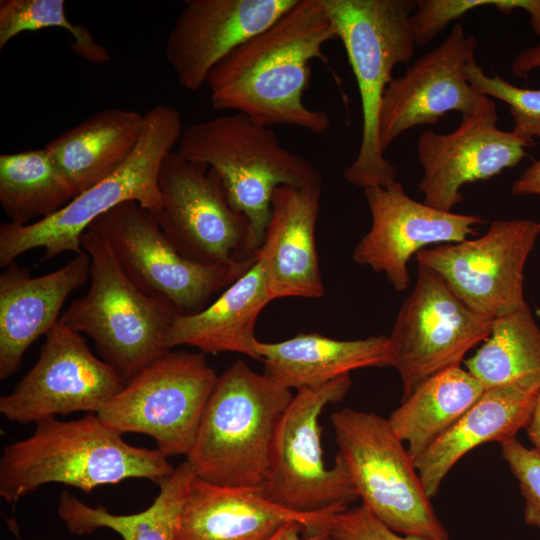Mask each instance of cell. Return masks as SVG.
<instances>
[{
    "instance_id": "6da1fadb",
    "label": "cell",
    "mask_w": 540,
    "mask_h": 540,
    "mask_svg": "<svg viewBox=\"0 0 540 540\" xmlns=\"http://www.w3.org/2000/svg\"><path fill=\"white\" fill-rule=\"evenodd\" d=\"M338 39L322 0H298L281 18L223 58L206 84L215 110H233L266 126H293L324 134L329 115L308 108L303 95L310 62L325 43Z\"/></svg>"
},
{
    "instance_id": "7a4b0ae2",
    "label": "cell",
    "mask_w": 540,
    "mask_h": 540,
    "mask_svg": "<svg viewBox=\"0 0 540 540\" xmlns=\"http://www.w3.org/2000/svg\"><path fill=\"white\" fill-rule=\"evenodd\" d=\"M96 413L75 420L35 423L27 438L7 444L0 458V497L9 504L48 483L90 493L132 478L160 485L174 471L157 449L128 444Z\"/></svg>"
},
{
    "instance_id": "3957f363",
    "label": "cell",
    "mask_w": 540,
    "mask_h": 540,
    "mask_svg": "<svg viewBox=\"0 0 540 540\" xmlns=\"http://www.w3.org/2000/svg\"><path fill=\"white\" fill-rule=\"evenodd\" d=\"M291 390L235 361L218 376L186 461L195 475L224 487L261 489Z\"/></svg>"
},
{
    "instance_id": "277c9868",
    "label": "cell",
    "mask_w": 540,
    "mask_h": 540,
    "mask_svg": "<svg viewBox=\"0 0 540 540\" xmlns=\"http://www.w3.org/2000/svg\"><path fill=\"white\" fill-rule=\"evenodd\" d=\"M345 48L362 110V135L345 179L363 189L386 185L397 177L379 142V114L384 93L398 64L410 62L416 44L411 16L416 0H322Z\"/></svg>"
},
{
    "instance_id": "5b68a950",
    "label": "cell",
    "mask_w": 540,
    "mask_h": 540,
    "mask_svg": "<svg viewBox=\"0 0 540 540\" xmlns=\"http://www.w3.org/2000/svg\"><path fill=\"white\" fill-rule=\"evenodd\" d=\"M182 116L172 105L158 104L145 113L144 130L131 157L116 172L78 194L55 214L28 225L10 222L0 226V266L43 248L42 262L66 251L79 254L82 234L101 215L121 203L132 201L152 214L162 206L158 184L162 161L178 144Z\"/></svg>"
},
{
    "instance_id": "8992f818",
    "label": "cell",
    "mask_w": 540,
    "mask_h": 540,
    "mask_svg": "<svg viewBox=\"0 0 540 540\" xmlns=\"http://www.w3.org/2000/svg\"><path fill=\"white\" fill-rule=\"evenodd\" d=\"M80 243L90 257V286L62 312L59 322L90 337L100 358L126 383L171 351L166 335L179 314L133 284L101 235L88 229Z\"/></svg>"
},
{
    "instance_id": "52a82bcc",
    "label": "cell",
    "mask_w": 540,
    "mask_h": 540,
    "mask_svg": "<svg viewBox=\"0 0 540 540\" xmlns=\"http://www.w3.org/2000/svg\"><path fill=\"white\" fill-rule=\"evenodd\" d=\"M177 152L203 163L220 177L230 206L248 217L260 248L279 186H321V174L307 159L279 142L275 131L243 113L188 125Z\"/></svg>"
},
{
    "instance_id": "ba28073f",
    "label": "cell",
    "mask_w": 540,
    "mask_h": 540,
    "mask_svg": "<svg viewBox=\"0 0 540 540\" xmlns=\"http://www.w3.org/2000/svg\"><path fill=\"white\" fill-rule=\"evenodd\" d=\"M330 420L362 505L399 534L449 540L413 458L388 420L351 408L334 412Z\"/></svg>"
},
{
    "instance_id": "9c48e42d",
    "label": "cell",
    "mask_w": 540,
    "mask_h": 540,
    "mask_svg": "<svg viewBox=\"0 0 540 540\" xmlns=\"http://www.w3.org/2000/svg\"><path fill=\"white\" fill-rule=\"evenodd\" d=\"M350 387L346 374L293 396L276 430L261 488L270 501L295 513L314 515L344 511L359 498L339 454L334 466L326 467L319 424L326 406L342 400Z\"/></svg>"
},
{
    "instance_id": "30bf717a",
    "label": "cell",
    "mask_w": 540,
    "mask_h": 540,
    "mask_svg": "<svg viewBox=\"0 0 540 540\" xmlns=\"http://www.w3.org/2000/svg\"><path fill=\"white\" fill-rule=\"evenodd\" d=\"M218 376L202 352L169 351L97 413L117 432L152 437L164 456L190 452Z\"/></svg>"
},
{
    "instance_id": "8fae6325",
    "label": "cell",
    "mask_w": 540,
    "mask_h": 540,
    "mask_svg": "<svg viewBox=\"0 0 540 540\" xmlns=\"http://www.w3.org/2000/svg\"><path fill=\"white\" fill-rule=\"evenodd\" d=\"M88 229L106 240L140 291L170 304L179 315L204 310L257 261L234 266L194 263L175 249L154 215L132 201L104 213Z\"/></svg>"
},
{
    "instance_id": "7c38bea8",
    "label": "cell",
    "mask_w": 540,
    "mask_h": 540,
    "mask_svg": "<svg viewBox=\"0 0 540 540\" xmlns=\"http://www.w3.org/2000/svg\"><path fill=\"white\" fill-rule=\"evenodd\" d=\"M160 228L186 259L205 266H234L258 258L250 220L229 204L219 175L171 151L159 176Z\"/></svg>"
},
{
    "instance_id": "4fadbf2b",
    "label": "cell",
    "mask_w": 540,
    "mask_h": 540,
    "mask_svg": "<svg viewBox=\"0 0 540 540\" xmlns=\"http://www.w3.org/2000/svg\"><path fill=\"white\" fill-rule=\"evenodd\" d=\"M492 319L466 306L430 268L420 265L415 287L388 336L389 366L402 381V399L437 374L461 366L490 335Z\"/></svg>"
},
{
    "instance_id": "5bb4252c",
    "label": "cell",
    "mask_w": 540,
    "mask_h": 540,
    "mask_svg": "<svg viewBox=\"0 0 540 540\" xmlns=\"http://www.w3.org/2000/svg\"><path fill=\"white\" fill-rule=\"evenodd\" d=\"M540 236L533 219L495 220L482 236L416 254L474 312L495 320L527 306L524 268Z\"/></svg>"
},
{
    "instance_id": "9a60e30c",
    "label": "cell",
    "mask_w": 540,
    "mask_h": 540,
    "mask_svg": "<svg viewBox=\"0 0 540 540\" xmlns=\"http://www.w3.org/2000/svg\"><path fill=\"white\" fill-rule=\"evenodd\" d=\"M124 385L116 370L91 352L82 334L58 322L34 366L0 397V413L20 424L80 411L97 414Z\"/></svg>"
},
{
    "instance_id": "2e32d148",
    "label": "cell",
    "mask_w": 540,
    "mask_h": 540,
    "mask_svg": "<svg viewBox=\"0 0 540 540\" xmlns=\"http://www.w3.org/2000/svg\"><path fill=\"white\" fill-rule=\"evenodd\" d=\"M477 40L455 24L445 39L420 56L387 87L379 114L382 152L411 128L437 123L446 113L473 115L488 98L466 79Z\"/></svg>"
},
{
    "instance_id": "e0dca14e",
    "label": "cell",
    "mask_w": 540,
    "mask_h": 540,
    "mask_svg": "<svg viewBox=\"0 0 540 540\" xmlns=\"http://www.w3.org/2000/svg\"><path fill=\"white\" fill-rule=\"evenodd\" d=\"M497 122L496 103L488 97L452 132L420 134L417 154L423 176L418 190L424 203L452 211L463 199L460 189L465 184L490 179L526 157V148L533 143L500 129Z\"/></svg>"
},
{
    "instance_id": "ac0fdd59",
    "label": "cell",
    "mask_w": 540,
    "mask_h": 540,
    "mask_svg": "<svg viewBox=\"0 0 540 540\" xmlns=\"http://www.w3.org/2000/svg\"><path fill=\"white\" fill-rule=\"evenodd\" d=\"M371 227L353 250L352 258L375 272H384L397 291L410 284L408 263L431 244L461 242L485 219L443 211L413 200L397 180L364 188Z\"/></svg>"
},
{
    "instance_id": "d6986e66",
    "label": "cell",
    "mask_w": 540,
    "mask_h": 540,
    "mask_svg": "<svg viewBox=\"0 0 540 540\" xmlns=\"http://www.w3.org/2000/svg\"><path fill=\"white\" fill-rule=\"evenodd\" d=\"M298 0H186L168 34L165 57L178 83L198 92L213 67L264 31Z\"/></svg>"
},
{
    "instance_id": "ffe728a7",
    "label": "cell",
    "mask_w": 540,
    "mask_h": 540,
    "mask_svg": "<svg viewBox=\"0 0 540 540\" xmlns=\"http://www.w3.org/2000/svg\"><path fill=\"white\" fill-rule=\"evenodd\" d=\"M326 512L304 515L270 501L261 489L224 487L196 475L183 503L174 540H269L282 526L299 522L307 540H324Z\"/></svg>"
},
{
    "instance_id": "44dd1931",
    "label": "cell",
    "mask_w": 540,
    "mask_h": 540,
    "mask_svg": "<svg viewBox=\"0 0 540 540\" xmlns=\"http://www.w3.org/2000/svg\"><path fill=\"white\" fill-rule=\"evenodd\" d=\"M90 277L83 250L64 266L33 277L13 262L0 275V379L20 367L24 354L59 322L68 296Z\"/></svg>"
},
{
    "instance_id": "7402d4cb",
    "label": "cell",
    "mask_w": 540,
    "mask_h": 540,
    "mask_svg": "<svg viewBox=\"0 0 540 540\" xmlns=\"http://www.w3.org/2000/svg\"><path fill=\"white\" fill-rule=\"evenodd\" d=\"M321 186H279L258 259L265 271L271 300L284 297L315 299L324 295L315 229Z\"/></svg>"
},
{
    "instance_id": "603a6c76",
    "label": "cell",
    "mask_w": 540,
    "mask_h": 540,
    "mask_svg": "<svg viewBox=\"0 0 540 540\" xmlns=\"http://www.w3.org/2000/svg\"><path fill=\"white\" fill-rule=\"evenodd\" d=\"M539 391L518 385L485 390L480 399L414 460L426 495L436 496L452 467L483 443L516 437L524 429Z\"/></svg>"
},
{
    "instance_id": "cb8c5ba5",
    "label": "cell",
    "mask_w": 540,
    "mask_h": 540,
    "mask_svg": "<svg viewBox=\"0 0 540 540\" xmlns=\"http://www.w3.org/2000/svg\"><path fill=\"white\" fill-rule=\"evenodd\" d=\"M271 301L264 267L257 258L204 310L176 316L167 331L166 345L170 350L187 345L204 354L235 352L259 360L255 325Z\"/></svg>"
},
{
    "instance_id": "d4e9b609",
    "label": "cell",
    "mask_w": 540,
    "mask_h": 540,
    "mask_svg": "<svg viewBox=\"0 0 540 540\" xmlns=\"http://www.w3.org/2000/svg\"><path fill=\"white\" fill-rule=\"evenodd\" d=\"M265 372L296 391L326 384L350 371L389 366L388 336L337 340L319 333H298L280 342H258Z\"/></svg>"
},
{
    "instance_id": "484cf974",
    "label": "cell",
    "mask_w": 540,
    "mask_h": 540,
    "mask_svg": "<svg viewBox=\"0 0 540 540\" xmlns=\"http://www.w3.org/2000/svg\"><path fill=\"white\" fill-rule=\"evenodd\" d=\"M145 114L110 107L50 140L45 147L78 194L116 172L139 144Z\"/></svg>"
},
{
    "instance_id": "4316f807",
    "label": "cell",
    "mask_w": 540,
    "mask_h": 540,
    "mask_svg": "<svg viewBox=\"0 0 540 540\" xmlns=\"http://www.w3.org/2000/svg\"><path fill=\"white\" fill-rule=\"evenodd\" d=\"M484 386L461 366L429 379L390 414L394 434L415 460L483 395Z\"/></svg>"
},
{
    "instance_id": "83f0119b",
    "label": "cell",
    "mask_w": 540,
    "mask_h": 540,
    "mask_svg": "<svg viewBox=\"0 0 540 540\" xmlns=\"http://www.w3.org/2000/svg\"><path fill=\"white\" fill-rule=\"evenodd\" d=\"M194 477L190 464L180 463L159 485L160 492L153 503L143 511L128 515L113 514L103 505L90 507L62 490L57 514L67 530L77 536L107 528L123 540H174L179 515Z\"/></svg>"
},
{
    "instance_id": "f1b7e54d",
    "label": "cell",
    "mask_w": 540,
    "mask_h": 540,
    "mask_svg": "<svg viewBox=\"0 0 540 540\" xmlns=\"http://www.w3.org/2000/svg\"><path fill=\"white\" fill-rule=\"evenodd\" d=\"M77 195L45 146L0 155V204L10 223L28 225L47 218Z\"/></svg>"
},
{
    "instance_id": "f546056e",
    "label": "cell",
    "mask_w": 540,
    "mask_h": 540,
    "mask_svg": "<svg viewBox=\"0 0 540 540\" xmlns=\"http://www.w3.org/2000/svg\"><path fill=\"white\" fill-rule=\"evenodd\" d=\"M464 364L486 390L518 385L540 391V328L528 305L495 319L489 337Z\"/></svg>"
},
{
    "instance_id": "4dcf8cb0",
    "label": "cell",
    "mask_w": 540,
    "mask_h": 540,
    "mask_svg": "<svg viewBox=\"0 0 540 540\" xmlns=\"http://www.w3.org/2000/svg\"><path fill=\"white\" fill-rule=\"evenodd\" d=\"M53 27L70 32L73 40L69 45L84 60L93 64L111 60L109 51L94 39L88 27L68 20L64 0L0 1V50L22 32Z\"/></svg>"
},
{
    "instance_id": "1f68e13d",
    "label": "cell",
    "mask_w": 540,
    "mask_h": 540,
    "mask_svg": "<svg viewBox=\"0 0 540 540\" xmlns=\"http://www.w3.org/2000/svg\"><path fill=\"white\" fill-rule=\"evenodd\" d=\"M465 76L479 93L508 105L518 138L529 143L540 139V89L517 87L494 72L487 75L475 57L466 64Z\"/></svg>"
},
{
    "instance_id": "d6a6232c",
    "label": "cell",
    "mask_w": 540,
    "mask_h": 540,
    "mask_svg": "<svg viewBox=\"0 0 540 540\" xmlns=\"http://www.w3.org/2000/svg\"><path fill=\"white\" fill-rule=\"evenodd\" d=\"M502 457L516 478L524 499V521L540 529V451L517 437L500 443Z\"/></svg>"
},
{
    "instance_id": "836d02e7",
    "label": "cell",
    "mask_w": 540,
    "mask_h": 540,
    "mask_svg": "<svg viewBox=\"0 0 540 540\" xmlns=\"http://www.w3.org/2000/svg\"><path fill=\"white\" fill-rule=\"evenodd\" d=\"M322 529L331 540H428L393 531L362 504L327 514Z\"/></svg>"
},
{
    "instance_id": "e575fe53",
    "label": "cell",
    "mask_w": 540,
    "mask_h": 540,
    "mask_svg": "<svg viewBox=\"0 0 540 540\" xmlns=\"http://www.w3.org/2000/svg\"><path fill=\"white\" fill-rule=\"evenodd\" d=\"M511 193L515 196H540V158L526 167L513 182Z\"/></svg>"
},
{
    "instance_id": "d590c367",
    "label": "cell",
    "mask_w": 540,
    "mask_h": 540,
    "mask_svg": "<svg viewBox=\"0 0 540 540\" xmlns=\"http://www.w3.org/2000/svg\"><path fill=\"white\" fill-rule=\"evenodd\" d=\"M539 68L540 40L536 44L520 50L514 56L510 71L516 77H526L529 73Z\"/></svg>"
},
{
    "instance_id": "8d00e7d4",
    "label": "cell",
    "mask_w": 540,
    "mask_h": 540,
    "mask_svg": "<svg viewBox=\"0 0 540 540\" xmlns=\"http://www.w3.org/2000/svg\"><path fill=\"white\" fill-rule=\"evenodd\" d=\"M524 429L533 447L540 451V391Z\"/></svg>"
},
{
    "instance_id": "74e56055",
    "label": "cell",
    "mask_w": 540,
    "mask_h": 540,
    "mask_svg": "<svg viewBox=\"0 0 540 540\" xmlns=\"http://www.w3.org/2000/svg\"><path fill=\"white\" fill-rule=\"evenodd\" d=\"M269 540H307L304 526L299 522H289L282 526Z\"/></svg>"
}]
</instances>
